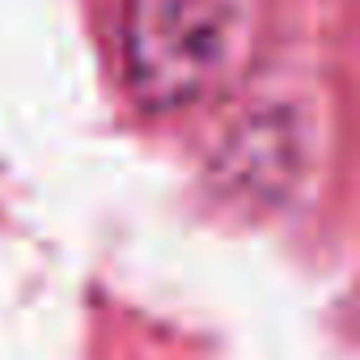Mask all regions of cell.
Segmentation results:
<instances>
[{"mask_svg":"<svg viewBox=\"0 0 360 360\" xmlns=\"http://www.w3.org/2000/svg\"><path fill=\"white\" fill-rule=\"evenodd\" d=\"M123 39L131 85L157 110L208 94L233 47L225 0H131Z\"/></svg>","mask_w":360,"mask_h":360,"instance_id":"6da1fadb","label":"cell"}]
</instances>
